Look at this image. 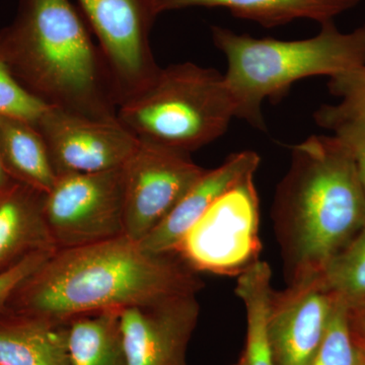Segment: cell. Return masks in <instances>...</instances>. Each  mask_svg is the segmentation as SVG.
Instances as JSON below:
<instances>
[{
	"label": "cell",
	"mask_w": 365,
	"mask_h": 365,
	"mask_svg": "<svg viewBox=\"0 0 365 365\" xmlns=\"http://www.w3.org/2000/svg\"><path fill=\"white\" fill-rule=\"evenodd\" d=\"M202 287L179 254L148 253L124 235L57 250L14 292L6 311L66 324L83 314L197 294Z\"/></svg>",
	"instance_id": "obj_1"
},
{
	"label": "cell",
	"mask_w": 365,
	"mask_h": 365,
	"mask_svg": "<svg viewBox=\"0 0 365 365\" xmlns=\"http://www.w3.org/2000/svg\"><path fill=\"white\" fill-rule=\"evenodd\" d=\"M90 26L71 0H20L0 30V54L14 79L46 107L117 119L114 83Z\"/></svg>",
	"instance_id": "obj_2"
},
{
	"label": "cell",
	"mask_w": 365,
	"mask_h": 365,
	"mask_svg": "<svg viewBox=\"0 0 365 365\" xmlns=\"http://www.w3.org/2000/svg\"><path fill=\"white\" fill-rule=\"evenodd\" d=\"M290 282L323 272L365 225V192L349 151L336 135L292 148L273 205Z\"/></svg>",
	"instance_id": "obj_3"
},
{
	"label": "cell",
	"mask_w": 365,
	"mask_h": 365,
	"mask_svg": "<svg viewBox=\"0 0 365 365\" xmlns=\"http://www.w3.org/2000/svg\"><path fill=\"white\" fill-rule=\"evenodd\" d=\"M215 47L227 59L225 81L235 118L265 130L262 106L284 97L292 86L311 76H329L365 66V24L343 33L334 21L322 24L318 35L304 40L254 38L220 26H211Z\"/></svg>",
	"instance_id": "obj_4"
},
{
	"label": "cell",
	"mask_w": 365,
	"mask_h": 365,
	"mask_svg": "<svg viewBox=\"0 0 365 365\" xmlns=\"http://www.w3.org/2000/svg\"><path fill=\"white\" fill-rule=\"evenodd\" d=\"M117 117L139 140L190 153L227 132L235 106L225 74L182 62L160 67L150 86L120 106Z\"/></svg>",
	"instance_id": "obj_5"
},
{
	"label": "cell",
	"mask_w": 365,
	"mask_h": 365,
	"mask_svg": "<svg viewBox=\"0 0 365 365\" xmlns=\"http://www.w3.org/2000/svg\"><path fill=\"white\" fill-rule=\"evenodd\" d=\"M260 204L254 176L225 192L190 228L177 253L197 272L239 276L260 260Z\"/></svg>",
	"instance_id": "obj_6"
},
{
	"label": "cell",
	"mask_w": 365,
	"mask_h": 365,
	"mask_svg": "<svg viewBox=\"0 0 365 365\" xmlns=\"http://www.w3.org/2000/svg\"><path fill=\"white\" fill-rule=\"evenodd\" d=\"M43 216L56 251L124 235L122 168L93 174L59 175L44 194Z\"/></svg>",
	"instance_id": "obj_7"
},
{
	"label": "cell",
	"mask_w": 365,
	"mask_h": 365,
	"mask_svg": "<svg viewBox=\"0 0 365 365\" xmlns=\"http://www.w3.org/2000/svg\"><path fill=\"white\" fill-rule=\"evenodd\" d=\"M97 38L114 83L119 107L157 78L150 44L155 16L150 0H78Z\"/></svg>",
	"instance_id": "obj_8"
},
{
	"label": "cell",
	"mask_w": 365,
	"mask_h": 365,
	"mask_svg": "<svg viewBox=\"0 0 365 365\" xmlns=\"http://www.w3.org/2000/svg\"><path fill=\"white\" fill-rule=\"evenodd\" d=\"M190 153L139 140L122 167L125 235L141 242L202 176Z\"/></svg>",
	"instance_id": "obj_9"
},
{
	"label": "cell",
	"mask_w": 365,
	"mask_h": 365,
	"mask_svg": "<svg viewBox=\"0 0 365 365\" xmlns=\"http://www.w3.org/2000/svg\"><path fill=\"white\" fill-rule=\"evenodd\" d=\"M57 176L123 167L139 139L119 120L93 119L49 108L35 122Z\"/></svg>",
	"instance_id": "obj_10"
},
{
	"label": "cell",
	"mask_w": 365,
	"mask_h": 365,
	"mask_svg": "<svg viewBox=\"0 0 365 365\" xmlns=\"http://www.w3.org/2000/svg\"><path fill=\"white\" fill-rule=\"evenodd\" d=\"M337 297L322 273L271 295L268 336L275 365H309L325 337Z\"/></svg>",
	"instance_id": "obj_11"
},
{
	"label": "cell",
	"mask_w": 365,
	"mask_h": 365,
	"mask_svg": "<svg viewBox=\"0 0 365 365\" xmlns=\"http://www.w3.org/2000/svg\"><path fill=\"white\" fill-rule=\"evenodd\" d=\"M199 311L196 294L122 309L127 365H188L187 350Z\"/></svg>",
	"instance_id": "obj_12"
},
{
	"label": "cell",
	"mask_w": 365,
	"mask_h": 365,
	"mask_svg": "<svg viewBox=\"0 0 365 365\" xmlns=\"http://www.w3.org/2000/svg\"><path fill=\"white\" fill-rule=\"evenodd\" d=\"M259 165L258 153L244 150L230 155L220 167L206 170L170 215L139 242L141 248L151 254L177 253L194 223L225 192L247 177L254 176Z\"/></svg>",
	"instance_id": "obj_13"
},
{
	"label": "cell",
	"mask_w": 365,
	"mask_h": 365,
	"mask_svg": "<svg viewBox=\"0 0 365 365\" xmlns=\"http://www.w3.org/2000/svg\"><path fill=\"white\" fill-rule=\"evenodd\" d=\"M44 194L18 184L0 195V273L31 254L56 251L43 216Z\"/></svg>",
	"instance_id": "obj_14"
},
{
	"label": "cell",
	"mask_w": 365,
	"mask_h": 365,
	"mask_svg": "<svg viewBox=\"0 0 365 365\" xmlns=\"http://www.w3.org/2000/svg\"><path fill=\"white\" fill-rule=\"evenodd\" d=\"M155 16L189 7H223L237 18L265 28L287 25L297 20L334 21L360 0H150Z\"/></svg>",
	"instance_id": "obj_15"
},
{
	"label": "cell",
	"mask_w": 365,
	"mask_h": 365,
	"mask_svg": "<svg viewBox=\"0 0 365 365\" xmlns=\"http://www.w3.org/2000/svg\"><path fill=\"white\" fill-rule=\"evenodd\" d=\"M0 365H71L66 324L0 313Z\"/></svg>",
	"instance_id": "obj_16"
},
{
	"label": "cell",
	"mask_w": 365,
	"mask_h": 365,
	"mask_svg": "<svg viewBox=\"0 0 365 365\" xmlns=\"http://www.w3.org/2000/svg\"><path fill=\"white\" fill-rule=\"evenodd\" d=\"M0 158L14 181L42 193L56 181L44 139L28 120L0 115Z\"/></svg>",
	"instance_id": "obj_17"
},
{
	"label": "cell",
	"mask_w": 365,
	"mask_h": 365,
	"mask_svg": "<svg viewBox=\"0 0 365 365\" xmlns=\"http://www.w3.org/2000/svg\"><path fill=\"white\" fill-rule=\"evenodd\" d=\"M120 312L83 314L67 322L71 365H127Z\"/></svg>",
	"instance_id": "obj_18"
},
{
	"label": "cell",
	"mask_w": 365,
	"mask_h": 365,
	"mask_svg": "<svg viewBox=\"0 0 365 365\" xmlns=\"http://www.w3.org/2000/svg\"><path fill=\"white\" fill-rule=\"evenodd\" d=\"M271 269L259 260L237 276L235 294L247 312V343L242 357L245 365H275L268 336Z\"/></svg>",
	"instance_id": "obj_19"
},
{
	"label": "cell",
	"mask_w": 365,
	"mask_h": 365,
	"mask_svg": "<svg viewBox=\"0 0 365 365\" xmlns=\"http://www.w3.org/2000/svg\"><path fill=\"white\" fill-rule=\"evenodd\" d=\"M328 90L340 101L336 105H323L314 112L319 126L334 131L341 125L365 124V66L329 78Z\"/></svg>",
	"instance_id": "obj_20"
},
{
	"label": "cell",
	"mask_w": 365,
	"mask_h": 365,
	"mask_svg": "<svg viewBox=\"0 0 365 365\" xmlns=\"http://www.w3.org/2000/svg\"><path fill=\"white\" fill-rule=\"evenodd\" d=\"M329 289L348 307L365 302V225L322 272Z\"/></svg>",
	"instance_id": "obj_21"
},
{
	"label": "cell",
	"mask_w": 365,
	"mask_h": 365,
	"mask_svg": "<svg viewBox=\"0 0 365 365\" xmlns=\"http://www.w3.org/2000/svg\"><path fill=\"white\" fill-rule=\"evenodd\" d=\"M364 360L352 335L348 307L337 299L325 337L309 365H364Z\"/></svg>",
	"instance_id": "obj_22"
},
{
	"label": "cell",
	"mask_w": 365,
	"mask_h": 365,
	"mask_svg": "<svg viewBox=\"0 0 365 365\" xmlns=\"http://www.w3.org/2000/svg\"><path fill=\"white\" fill-rule=\"evenodd\" d=\"M47 108L19 85L0 54V115L35 123Z\"/></svg>",
	"instance_id": "obj_23"
},
{
	"label": "cell",
	"mask_w": 365,
	"mask_h": 365,
	"mask_svg": "<svg viewBox=\"0 0 365 365\" xmlns=\"http://www.w3.org/2000/svg\"><path fill=\"white\" fill-rule=\"evenodd\" d=\"M54 252L41 251L31 254L14 267L0 273V313L6 311L9 299L21 283L42 266Z\"/></svg>",
	"instance_id": "obj_24"
},
{
	"label": "cell",
	"mask_w": 365,
	"mask_h": 365,
	"mask_svg": "<svg viewBox=\"0 0 365 365\" xmlns=\"http://www.w3.org/2000/svg\"><path fill=\"white\" fill-rule=\"evenodd\" d=\"M334 135L344 144L351 155L359 181L365 192V124L348 123L336 128Z\"/></svg>",
	"instance_id": "obj_25"
},
{
	"label": "cell",
	"mask_w": 365,
	"mask_h": 365,
	"mask_svg": "<svg viewBox=\"0 0 365 365\" xmlns=\"http://www.w3.org/2000/svg\"><path fill=\"white\" fill-rule=\"evenodd\" d=\"M348 318L355 342L365 354V302L348 307Z\"/></svg>",
	"instance_id": "obj_26"
},
{
	"label": "cell",
	"mask_w": 365,
	"mask_h": 365,
	"mask_svg": "<svg viewBox=\"0 0 365 365\" xmlns=\"http://www.w3.org/2000/svg\"><path fill=\"white\" fill-rule=\"evenodd\" d=\"M18 184H20V182L14 181L7 172L4 163H2L1 158H0V195L13 189Z\"/></svg>",
	"instance_id": "obj_27"
},
{
	"label": "cell",
	"mask_w": 365,
	"mask_h": 365,
	"mask_svg": "<svg viewBox=\"0 0 365 365\" xmlns=\"http://www.w3.org/2000/svg\"><path fill=\"white\" fill-rule=\"evenodd\" d=\"M232 365H245L244 359H242V357L241 356V359H239V361L235 362V364Z\"/></svg>",
	"instance_id": "obj_28"
},
{
	"label": "cell",
	"mask_w": 365,
	"mask_h": 365,
	"mask_svg": "<svg viewBox=\"0 0 365 365\" xmlns=\"http://www.w3.org/2000/svg\"><path fill=\"white\" fill-rule=\"evenodd\" d=\"M364 355H365V354H364ZM364 365H365V360H364Z\"/></svg>",
	"instance_id": "obj_29"
}]
</instances>
